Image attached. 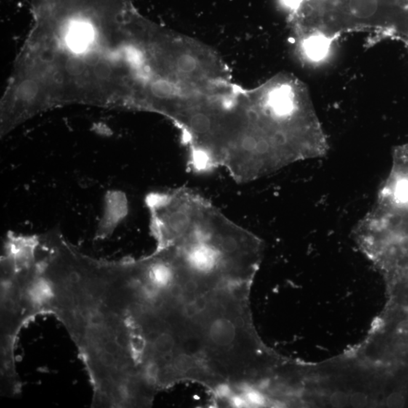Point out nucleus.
Listing matches in <instances>:
<instances>
[{
  "mask_svg": "<svg viewBox=\"0 0 408 408\" xmlns=\"http://www.w3.org/2000/svg\"><path fill=\"white\" fill-rule=\"evenodd\" d=\"M92 30L91 27L81 24L72 28L68 36V44L73 50L80 52L84 50L92 42Z\"/></svg>",
  "mask_w": 408,
  "mask_h": 408,
  "instance_id": "nucleus-3",
  "label": "nucleus"
},
{
  "mask_svg": "<svg viewBox=\"0 0 408 408\" xmlns=\"http://www.w3.org/2000/svg\"><path fill=\"white\" fill-rule=\"evenodd\" d=\"M407 288H408V282H407Z\"/></svg>",
  "mask_w": 408,
  "mask_h": 408,
  "instance_id": "nucleus-12",
  "label": "nucleus"
},
{
  "mask_svg": "<svg viewBox=\"0 0 408 408\" xmlns=\"http://www.w3.org/2000/svg\"><path fill=\"white\" fill-rule=\"evenodd\" d=\"M38 86L34 82L27 81L23 82L19 86L17 90V95L22 100L28 101L33 100L37 95Z\"/></svg>",
  "mask_w": 408,
  "mask_h": 408,
  "instance_id": "nucleus-4",
  "label": "nucleus"
},
{
  "mask_svg": "<svg viewBox=\"0 0 408 408\" xmlns=\"http://www.w3.org/2000/svg\"><path fill=\"white\" fill-rule=\"evenodd\" d=\"M395 197L396 201L401 204L408 203V179H401L397 183Z\"/></svg>",
  "mask_w": 408,
  "mask_h": 408,
  "instance_id": "nucleus-6",
  "label": "nucleus"
},
{
  "mask_svg": "<svg viewBox=\"0 0 408 408\" xmlns=\"http://www.w3.org/2000/svg\"><path fill=\"white\" fill-rule=\"evenodd\" d=\"M388 404L393 407H399L403 404V398L399 395H392L388 398Z\"/></svg>",
  "mask_w": 408,
  "mask_h": 408,
  "instance_id": "nucleus-10",
  "label": "nucleus"
},
{
  "mask_svg": "<svg viewBox=\"0 0 408 408\" xmlns=\"http://www.w3.org/2000/svg\"><path fill=\"white\" fill-rule=\"evenodd\" d=\"M36 237H9L1 260L0 381H20L16 348L22 329L42 315L34 270Z\"/></svg>",
  "mask_w": 408,
  "mask_h": 408,
  "instance_id": "nucleus-1",
  "label": "nucleus"
},
{
  "mask_svg": "<svg viewBox=\"0 0 408 408\" xmlns=\"http://www.w3.org/2000/svg\"><path fill=\"white\" fill-rule=\"evenodd\" d=\"M345 3L349 21H353L350 28L375 26V17L380 11V0H345Z\"/></svg>",
  "mask_w": 408,
  "mask_h": 408,
  "instance_id": "nucleus-2",
  "label": "nucleus"
},
{
  "mask_svg": "<svg viewBox=\"0 0 408 408\" xmlns=\"http://www.w3.org/2000/svg\"><path fill=\"white\" fill-rule=\"evenodd\" d=\"M332 401L336 405H342V404L345 403V396L341 394V393H337V394L333 395Z\"/></svg>",
  "mask_w": 408,
  "mask_h": 408,
  "instance_id": "nucleus-11",
  "label": "nucleus"
},
{
  "mask_svg": "<svg viewBox=\"0 0 408 408\" xmlns=\"http://www.w3.org/2000/svg\"><path fill=\"white\" fill-rule=\"evenodd\" d=\"M352 404L355 406H362L365 404L366 397L364 395L356 393L351 398Z\"/></svg>",
  "mask_w": 408,
  "mask_h": 408,
  "instance_id": "nucleus-9",
  "label": "nucleus"
},
{
  "mask_svg": "<svg viewBox=\"0 0 408 408\" xmlns=\"http://www.w3.org/2000/svg\"><path fill=\"white\" fill-rule=\"evenodd\" d=\"M95 73L98 77L100 78V79L105 80L110 76V69L107 64L99 63L96 65Z\"/></svg>",
  "mask_w": 408,
  "mask_h": 408,
  "instance_id": "nucleus-8",
  "label": "nucleus"
},
{
  "mask_svg": "<svg viewBox=\"0 0 408 408\" xmlns=\"http://www.w3.org/2000/svg\"><path fill=\"white\" fill-rule=\"evenodd\" d=\"M66 69L70 75L78 76L83 73L85 67L81 61L76 59H69L67 62Z\"/></svg>",
  "mask_w": 408,
  "mask_h": 408,
  "instance_id": "nucleus-7",
  "label": "nucleus"
},
{
  "mask_svg": "<svg viewBox=\"0 0 408 408\" xmlns=\"http://www.w3.org/2000/svg\"><path fill=\"white\" fill-rule=\"evenodd\" d=\"M151 91L153 95L161 99H167L173 95V87L166 81H157L152 85Z\"/></svg>",
  "mask_w": 408,
  "mask_h": 408,
  "instance_id": "nucleus-5",
  "label": "nucleus"
}]
</instances>
